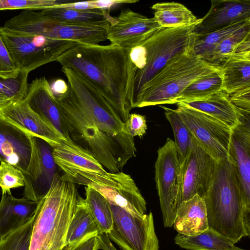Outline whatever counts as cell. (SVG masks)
I'll return each mask as SVG.
<instances>
[{
    "mask_svg": "<svg viewBox=\"0 0 250 250\" xmlns=\"http://www.w3.org/2000/svg\"><path fill=\"white\" fill-rule=\"evenodd\" d=\"M61 70L68 90L56 100L70 139L80 143L109 172L120 171L136 156L134 138L99 91L73 70L62 67Z\"/></svg>",
    "mask_w": 250,
    "mask_h": 250,
    "instance_id": "obj_1",
    "label": "cell"
},
{
    "mask_svg": "<svg viewBox=\"0 0 250 250\" xmlns=\"http://www.w3.org/2000/svg\"><path fill=\"white\" fill-rule=\"evenodd\" d=\"M96 88L124 123L133 108L136 70L128 51L111 44L77 43L57 61Z\"/></svg>",
    "mask_w": 250,
    "mask_h": 250,
    "instance_id": "obj_2",
    "label": "cell"
},
{
    "mask_svg": "<svg viewBox=\"0 0 250 250\" xmlns=\"http://www.w3.org/2000/svg\"><path fill=\"white\" fill-rule=\"evenodd\" d=\"M208 228L234 244L250 234V205L246 199L234 165L227 159L217 162L203 198Z\"/></svg>",
    "mask_w": 250,
    "mask_h": 250,
    "instance_id": "obj_3",
    "label": "cell"
},
{
    "mask_svg": "<svg viewBox=\"0 0 250 250\" xmlns=\"http://www.w3.org/2000/svg\"><path fill=\"white\" fill-rule=\"evenodd\" d=\"M79 194L75 184L57 173L46 194L39 201L29 250H62Z\"/></svg>",
    "mask_w": 250,
    "mask_h": 250,
    "instance_id": "obj_4",
    "label": "cell"
},
{
    "mask_svg": "<svg viewBox=\"0 0 250 250\" xmlns=\"http://www.w3.org/2000/svg\"><path fill=\"white\" fill-rule=\"evenodd\" d=\"M218 67L204 61L191 51L179 54L142 86L135 98L133 108L175 104L191 83Z\"/></svg>",
    "mask_w": 250,
    "mask_h": 250,
    "instance_id": "obj_5",
    "label": "cell"
},
{
    "mask_svg": "<svg viewBox=\"0 0 250 250\" xmlns=\"http://www.w3.org/2000/svg\"><path fill=\"white\" fill-rule=\"evenodd\" d=\"M112 18L91 23L64 22L46 18L41 11L25 10L8 20L3 27L50 39L98 44L107 40V29Z\"/></svg>",
    "mask_w": 250,
    "mask_h": 250,
    "instance_id": "obj_6",
    "label": "cell"
},
{
    "mask_svg": "<svg viewBox=\"0 0 250 250\" xmlns=\"http://www.w3.org/2000/svg\"><path fill=\"white\" fill-rule=\"evenodd\" d=\"M196 24L160 28L141 42L145 62L143 68L135 73V98L142 86L174 57L191 51Z\"/></svg>",
    "mask_w": 250,
    "mask_h": 250,
    "instance_id": "obj_7",
    "label": "cell"
},
{
    "mask_svg": "<svg viewBox=\"0 0 250 250\" xmlns=\"http://www.w3.org/2000/svg\"><path fill=\"white\" fill-rule=\"evenodd\" d=\"M0 36L20 72L31 71L58 59L78 43L50 39L0 27Z\"/></svg>",
    "mask_w": 250,
    "mask_h": 250,
    "instance_id": "obj_8",
    "label": "cell"
},
{
    "mask_svg": "<svg viewBox=\"0 0 250 250\" xmlns=\"http://www.w3.org/2000/svg\"><path fill=\"white\" fill-rule=\"evenodd\" d=\"M155 179L164 226H173L177 209L180 183V164L174 141L167 139L157 151Z\"/></svg>",
    "mask_w": 250,
    "mask_h": 250,
    "instance_id": "obj_9",
    "label": "cell"
},
{
    "mask_svg": "<svg viewBox=\"0 0 250 250\" xmlns=\"http://www.w3.org/2000/svg\"><path fill=\"white\" fill-rule=\"evenodd\" d=\"M110 206L113 226L107 235L110 240L122 250H159L151 212L138 217L117 206Z\"/></svg>",
    "mask_w": 250,
    "mask_h": 250,
    "instance_id": "obj_10",
    "label": "cell"
},
{
    "mask_svg": "<svg viewBox=\"0 0 250 250\" xmlns=\"http://www.w3.org/2000/svg\"><path fill=\"white\" fill-rule=\"evenodd\" d=\"M177 105L175 109L198 145L217 162L227 159L232 129L201 111Z\"/></svg>",
    "mask_w": 250,
    "mask_h": 250,
    "instance_id": "obj_11",
    "label": "cell"
},
{
    "mask_svg": "<svg viewBox=\"0 0 250 250\" xmlns=\"http://www.w3.org/2000/svg\"><path fill=\"white\" fill-rule=\"evenodd\" d=\"M217 163L194 138L188 155L180 165L177 208L182 202L196 195L204 198L209 187Z\"/></svg>",
    "mask_w": 250,
    "mask_h": 250,
    "instance_id": "obj_12",
    "label": "cell"
},
{
    "mask_svg": "<svg viewBox=\"0 0 250 250\" xmlns=\"http://www.w3.org/2000/svg\"><path fill=\"white\" fill-rule=\"evenodd\" d=\"M32 151L24 179L25 198L38 202L48 192L57 173L53 147L44 140L31 136Z\"/></svg>",
    "mask_w": 250,
    "mask_h": 250,
    "instance_id": "obj_13",
    "label": "cell"
},
{
    "mask_svg": "<svg viewBox=\"0 0 250 250\" xmlns=\"http://www.w3.org/2000/svg\"><path fill=\"white\" fill-rule=\"evenodd\" d=\"M89 187L101 193L109 204L115 205L131 215L143 217L146 202L131 177L122 171L108 172L97 180L89 183Z\"/></svg>",
    "mask_w": 250,
    "mask_h": 250,
    "instance_id": "obj_14",
    "label": "cell"
},
{
    "mask_svg": "<svg viewBox=\"0 0 250 250\" xmlns=\"http://www.w3.org/2000/svg\"><path fill=\"white\" fill-rule=\"evenodd\" d=\"M160 28L153 18L125 9L113 17L107 27V40L111 44L128 50Z\"/></svg>",
    "mask_w": 250,
    "mask_h": 250,
    "instance_id": "obj_15",
    "label": "cell"
},
{
    "mask_svg": "<svg viewBox=\"0 0 250 250\" xmlns=\"http://www.w3.org/2000/svg\"><path fill=\"white\" fill-rule=\"evenodd\" d=\"M23 100L34 112L53 127L65 140L71 139L50 84L45 77L37 78L28 84Z\"/></svg>",
    "mask_w": 250,
    "mask_h": 250,
    "instance_id": "obj_16",
    "label": "cell"
},
{
    "mask_svg": "<svg viewBox=\"0 0 250 250\" xmlns=\"http://www.w3.org/2000/svg\"><path fill=\"white\" fill-rule=\"evenodd\" d=\"M32 151L31 136L0 116V161L14 166L24 174Z\"/></svg>",
    "mask_w": 250,
    "mask_h": 250,
    "instance_id": "obj_17",
    "label": "cell"
},
{
    "mask_svg": "<svg viewBox=\"0 0 250 250\" xmlns=\"http://www.w3.org/2000/svg\"><path fill=\"white\" fill-rule=\"evenodd\" d=\"M249 19L250 0H211L209 11L195 25L194 33L205 34Z\"/></svg>",
    "mask_w": 250,
    "mask_h": 250,
    "instance_id": "obj_18",
    "label": "cell"
},
{
    "mask_svg": "<svg viewBox=\"0 0 250 250\" xmlns=\"http://www.w3.org/2000/svg\"><path fill=\"white\" fill-rule=\"evenodd\" d=\"M0 116L31 136L39 137L52 147L65 140L53 127L34 112L24 100L0 110Z\"/></svg>",
    "mask_w": 250,
    "mask_h": 250,
    "instance_id": "obj_19",
    "label": "cell"
},
{
    "mask_svg": "<svg viewBox=\"0 0 250 250\" xmlns=\"http://www.w3.org/2000/svg\"><path fill=\"white\" fill-rule=\"evenodd\" d=\"M53 154L58 167L64 173L62 177L66 180L79 173L101 172L105 170L88 151L71 139L62 140L53 147Z\"/></svg>",
    "mask_w": 250,
    "mask_h": 250,
    "instance_id": "obj_20",
    "label": "cell"
},
{
    "mask_svg": "<svg viewBox=\"0 0 250 250\" xmlns=\"http://www.w3.org/2000/svg\"><path fill=\"white\" fill-rule=\"evenodd\" d=\"M245 116L232 129L227 160L232 163L247 203L250 205V122Z\"/></svg>",
    "mask_w": 250,
    "mask_h": 250,
    "instance_id": "obj_21",
    "label": "cell"
},
{
    "mask_svg": "<svg viewBox=\"0 0 250 250\" xmlns=\"http://www.w3.org/2000/svg\"><path fill=\"white\" fill-rule=\"evenodd\" d=\"M175 104L201 111L232 129L237 126L245 117L231 104L228 93L224 90L202 99L179 100Z\"/></svg>",
    "mask_w": 250,
    "mask_h": 250,
    "instance_id": "obj_22",
    "label": "cell"
},
{
    "mask_svg": "<svg viewBox=\"0 0 250 250\" xmlns=\"http://www.w3.org/2000/svg\"><path fill=\"white\" fill-rule=\"evenodd\" d=\"M38 204L39 201L25 197L15 198L11 192L2 194L0 202V239L32 220Z\"/></svg>",
    "mask_w": 250,
    "mask_h": 250,
    "instance_id": "obj_23",
    "label": "cell"
},
{
    "mask_svg": "<svg viewBox=\"0 0 250 250\" xmlns=\"http://www.w3.org/2000/svg\"><path fill=\"white\" fill-rule=\"evenodd\" d=\"M173 227L185 236L198 235L208 228L204 200L198 195L182 202L175 214Z\"/></svg>",
    "mask_w": 250,
    "mask_h": 250,
    "instance_id": "obj_24",
    "label": "cell"
},
{
    "mask_svg": "<svg viewBox=\"0 0 250 250\" xmlns=\"http://www.w3.org/2000/svg\"><path fill=\"white\" fill-rule=\"evenodd\" d=\"M223 89L228 94L250 87V54H233L220 64Z\"/></svg>",
    "mask_w": 250,
    "mask_h": 250,
    "instance_id": "obj_25",
    "label": "cell"
},
{
    "mask_svg": "<svg viewBox=\"0 0 250 250\" xmlns=\"http://www.w3.org/2000/svg\"><path fill=\"white\" fill-rule=\"evenodd\" d=\"M100 233V230L84 199L79 196L76 208L68 227L65 246L78 244Z\"/></svg>",
    "mask_w": 250,
    "mask_h": 250,
    "instance_id": "obj_26",
    "label": "cell"
},
{
    "mask_svg": "<svg viewBox=\"0 0 250 250\" xmlns=\"http://www.w3.org/2000/svg\"><path fill=\"white\" fill-rule=\"evenodd\" d=\"M154 19L161 28H176L199 23L198 19L183 4L176 2H158L153 4Z\"/></svg>",
    "mask_w": 250,
    "mask_h": 250,
    "instance_id": "obj_27",
    "label": "cell"
},
{
    "mask_svg": "<svg viewBox=\"0 0 250 250\" xmlns=\"http://www.w3.org/2000/svg\"><path fill=\"white\" fill-rule=\"evenodd\" d=\"M174 241L180 248L187 250H245L236 246L230 240L209 228L192 236L178 233Z\"/></svg>",
    "mask_w": 250,
    "mask_h": 250,
    "instance_id": "obj_28",
    "label": "cell"
},
{
    "mask_svg": "<svg viewBox=\"0 0 250 250\" xmlns=\"http://www.w3.org/2000/svg\"><path fill=\"white\" fill-rule=\"evenodd\" d=\"M249 23L250 19L238 22L214 32L203 35H195L191 52L209 63L214 51L219 44L229 35Z\"/></svg>",
    "mask_w": 250,
    "mask_h": 250,
    "instance_id": "obj_29",
    "label": "cell"
},
{
    "mask_svg": "<svg viewBox=\"0 0 250 250\" xmlns=\"http://www.w3.org/2000/svg\"><path fill=\"white\" fill-rule=\"evenodd\" d=\"M41 12L46 18L64 22L91 23L112 18L108 11L101 9L78 10L55 6Z\"/></svg>",
    "mask_w": 250,
    "mask_h": 250,
    "instance_id": "obj_30",
    "label": "cell"
},
{
    "mask_svg": "<svg viewBox=\"0 0 250 250\" xmlns=\"http://www.w3.org/2000/svg\"><path fill=\"white\" fill-rule=\"evenodd\" d=\"M222 90H224L222 73L219 66L191 83L181 93L176 101L202 99Z\"/></svg>",
    "mask_w": 250,
    "mask_h": 250,
    "instance_id": "obj_31",
    "label": "cell"
},
{
    "mask_svg": "<svg viewBox=\"0 0 250 250\" xmlns=\"http://www.w3.org/2000/svg\"><path fill=\"white\" fill-rule=\"evenodd\" d=\"M85 201L97 223L100 233H108L113 226V214L110 204L101 193L86 187Z\"/></svg>",
    "mask_w": 250,
    "mask_h": 250,
    "instance_id": "obj_32",
    "label": "cell"
},
{
    "mask_svg": "<svg viewBox=\"0 0 250 250\" xmlns=\"http://www.w3.org/2000/svg\"><path fill=\"white\" fill-rule=\"evenodd\" d=\"M160 107L164 110L165 116L172 128L175 139L174 142L181 165L192 147L193 136L175 109L164 106Z\"/></svg>",
    "mask_w": 250,
    "mask_h": 250,
    "instance_id": "obj_33",
    "label": "cell"
},
{
    "mask_svg": "<svg viewBox=\"0 0 250 250\" xmlns=\"http://www.w3.org/2000/svg\"><path fill=\"white\" fill-rule=\"evenodd\" d=\"M28 73L20 72L16 78H0V110L9 104L23 100L28 86Z\"/></svg>",
    "mask_w": 250,
    "mask_h": 250,
    "instance_id": "obj_34",
    "label": "cell"
},
{
    "mask_svg": "<svg viewBox=\"0 0 250 250\" xmlns=\"http://www.w3.org/2000/svg\"><path fill=\"white\" fill-rule=\"evenodd\" d=\"M249 36H250V23L225 38L214 51L209 63L219 66L227 58L234 54L240 44Z\"/></svg>",
    "mask_w": 250,
    "mask_h": 250,
    "instance_id": "obj_35",
    "label": "cell"
},
{
    "mask_svg": "<svg viewBox=\"0 0 250 250\" xmlns=\"http://www.w3.org/2000/svg\"><path fill=\"white\" fill-rule=\"evenodd\" d=\"M33 219L0 239V250H29Z\"/></svg>",
    "mask_w": 250,
    "mask_h": 250,
    "instance_id": "obj_36",
    "label": "cell"
},
{
    "mask_svg": "<svg viewBox=\"0 0 250 250\" xmlns=\"http://www.w3.org/2000/svg\"><path fill=\"white\" fill-rule=\"evenodd\" d=\"M22 172L16 167L1 162L0 164V187L2 194L11 192L10 189L24 187Z\"/></svg>",
    "mask_w": 250,
    "mask_h": 250,
    "instance_id": "obj_37",
    "label": "cell"
},
{
    "mask_svg": "<svg viewBox=\"0 0 250 250\" xmlns=\"http://www.w3.org/2000/svg\"><path fill=\"white\" fill-rule=\"evenodd\" d=\"M62 2L56 0H0V10L45 9L58 5Z\"/></svg>",
    "mask_w": 250,
    "mask_h": 250,
    "instance_id": "obj_38",
    "label": "cell"
},
{
    "mask_svg": "<svg viewBox=\"0 0 250 250\" xmlns=\"http://www.w3.org/2000/svg\"><path fill=\"white\" fill-rule=\"evenodd\" d=\"M20 73L11 55L0 36V78H16Z\"/></svg>",
    "mask_w": 250,
    "mask_h": 250,
    "instance_id": "obj_39",
    "label": "cell"
},
{
    "mask_svg": "<svg viewBox=\"0 0 250 250\" xmlns=\"http://www.w3.org/2000/svg\"><path fill=\"white\" fill-rule=\"evenodd\" d=\"M233 106L244 116L250 115V87L236 91L229 94Z\"/></svg>",
    "mask_w": 250,
    "mask_h": 250,
    "instance_id": "obj_40",
    "label": "cell"
},
{
    "mask_svg": "<svg viewBox=\"0 0 250 250\" xmlns=\"http://www.w3.org/2000/svg\"><path fill=\"white\" fill-rule=\"evenodd\" d=\"M124 123L127 132L133 138L135 136L141 138L146 132L147 125L144 115L136 113L130 114L127 121Z\"/></svg>",
    "mask_w": 250,
    "mask_h": 250,
    "instance_id": "obj_41",
    "label": "cell"
},
{
    "mask_svg": "<svg viewBox=\"0 0 250 250\" xmlns=\"http://www.w3.org/2000/svg\"><path fill=\"white\" fill-rule=\"evenodd\" d=\"M50 86L55 98H58L65 95L68 90L67 83L61 79L54 81L52 84H50Z\"/></svg>",
    "mask_w": 250,
    "mask_h": 250,
    "instance_id": "obj_42",
    "label": "cell"
},
{
    "mask_svg": "<svg viewBox=\"0 0 250 250\" xmlns=\"http://www.w3.org/2000/svg\"><path fill=\"white\" fill-rule=\"evenodd\" d=\"M99 249L98 239L96 235L83 241L71 250H98Z\"/></svg>",
    "mask_w": 250,
    "mask_h": 250,
    "instance_id": "obj_43",
    "label": "cell"
},
{
    "mask_svg": "<svg viewBox=\"0 0 250 250\" xmlns=\"http://www.w3.org/2000/svg\"><path fill=\"white\" fill-rule=\"evenodd\" d=\"M97 237L99 249L103 250H117L111 243L107 234H98Z\"/></svg>",
    "mask_w": 250,
    "mask_h": 250,
    "instance_id": "obj_44",
    "label": "cell"
}]
</instances>
